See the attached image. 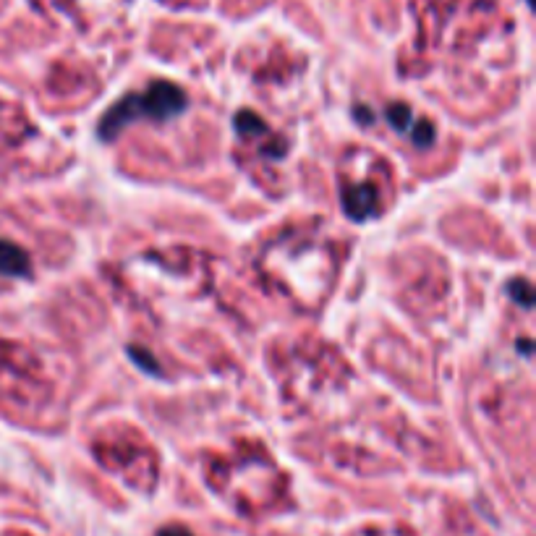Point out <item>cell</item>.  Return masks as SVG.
Wrapping results in <instances>:
<instances>
[{
	"label": "cell",
	"mask_w": 536,
	"mask_h": 536,
	"mask_svg": "<svg viewBox=\"0 0 536 536\" xmlns=\"http://www.w3.org/2000/svg\"><path fill=\"white\" fill-rule=\"evenodd\" d=\"M29 254L21 246L11 241H0V272L11 275V278H24L29 275Z\"/></svg>",
	"instance_id": "obj_3"
},
{
	"label": "cell",
	"mask_w": 536,
	"mask_h": 536,
	"mask_svg": "<svg viewBox=\"0 0 536 536\" xmlns=\"http://www.w3.org/2000/svg\"><path fill=\"white\" fill-rule=\"evenodd\" d=\"M387 118H390V123H393L395 129L406 131V134H414L416 123H419V121H414V113H411L406 105H401V102L387 108Z\"/></svg>",
	"instance_id": "obj_4"
},
{
	"label": "cell",
	"mask_w": 536,
	"mask_h": 536,
	"mask_svg": "<svg viewBox=\"0 0 536 536\" xmlns=\"http://www.w3.org/2000/svg\"><path fill=\"white\" fill-rule=\"evenodd\" d=\"M343 207L353 220H367L377 215V191L372 184L361 181V184L343 186Z\"/></svg>",
	"instance_id": "obj_2"
},
{
	"label": "cell",
	"mask_w": 536,
	"mask_h": 536,
	"mask_svg": "<svg viewBox=\"0 0 536 536\" xmlns=\"http://www.w3.org/2000/svg\"><path fill=\"white\" fill-rule=\"evenodd\" d=\"M510 296L513 299H521L523 309H531V304H534V296H531V288L529 283H523V280H518V283H510Z\"/></svg>",
	"instance_id": "obj_5"
},
{
	"label": "cell",
	"mask_w": 536,
	"mask_h": 536,
	"mask_svg": "<svg viewBox=\"0 0 536 536\" xmlns=\"http://www.w3.org/2000/svg\"><path fill=\"white\" fill-rule=\"evenodd\" d=\"M184 108L186 95L181 92V87L170 82H155L142 95H126L121 102H116L102 118L100 136L110 142L113 136H118V131H123L139 118L147 116L152 121H168V118H176Z\"/></svg>",
	"instance_id": "obj_1"
},
{
	"label": "cell",
	"mask_w": 536,
	"mask_h": 536,
	"mask_svg": "<svg viewBox=\"0 0 536 536\" xmlns=\"http://www.w3.org/2000/svg\"><path fill=\"white\" fill-rule=\"evenodd\" d=\"M157 536H191L186 529H178V526H170V529H163Z\"/></svg>",
	"instance_id": "obj_6"
}]
</instances>
